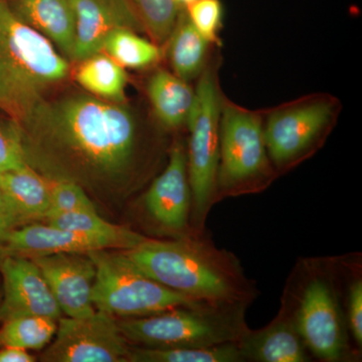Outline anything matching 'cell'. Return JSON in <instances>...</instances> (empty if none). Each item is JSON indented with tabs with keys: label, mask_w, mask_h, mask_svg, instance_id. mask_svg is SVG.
Here are the masks:
<instances>
[{
	"label": "cell",
	"mask_w": 362,
	"mask_h": 362,
	"mask_svg": "<svg viewBox=\"0 0 362 362\" xmlns=\"http://www.w3.org/2000/svg\"><path fill=\"white\" fill-rule=\"evenodd\" d=\"M11 122L25 163L47 180L77 183L112 209L139 185L141 134L122 104L90 94L45 98Z\"/></svg>",
	"instance_id": "obj_1"
},
{
	"label": "cell",
	"mask_w": 362,
	"mask_h": 362,
	"mask_svg": "<svg viewBox=\"0 0 362 362\" xmlns=\"http://www.w3.org/2000/svg\"><path fill=\"white\" fill-rule=\"evenodd\" d=\"M124 252L159 284L194 301L246 303L251 294L237 261L199 240L147 238L139 246Z\"/></svg>",
	"instance_id": "obj_2"
},
{
	"label": "cell",
	"mask_w": 362,
	"mask_h": 362,
	"mask_svg": "<svg viewBox=\"0 0 362 362\" xmlns=\"http://www.w3.org/2000/svg\"><path fill=\"white\" fill-rule=\"evenodd\" d=\"M70 74L57 47L0 0V116L20 120Z\"/></svg>",
	"instance_id": "obj_3"
},
{
	"label": "cell",
	"mask_w": 362,
	"mask_h": 362,
	"mask_svg": "<svg viewBox=\"0 0 362 362\" xmlns=\"http://www.w3.org/2000/svg\"><path fill=\"white\" fill-rule=\"evenodd\" d=\"M244 313L245 303H202L116 319L123 337L136 346L209 347L239 341L249 330Z\"/></svg>",
	"instance_id": "obj_4"
},
{
	"label": "cell",
	"mask_w": 362,
	"mask_h": 362,
	"mask_svg": "<svg viewBox=\"0 0 362 362\" xmlns=\"http://www.w3.org/2000/svg\"><path fill=\"white\" fill-rule=\"evenodd\" d=\"M89 255L96 266L92 291L96 310L115 318H129L204 303L159 284L140 270L124 251L100 250Z\"/></svg>",
	"instance_id": "obj_5"
},
{
	"label": "cell",
	"mask_w": 362,
	"mask_h": 362,
	"mask_svg": "<svg viewBox=\"0 0 362 362\" xmlns=\"http://www.w3.org/2000/svg\"><path fill=\"white\" fill-rule=\"evenodd\" d=\"M194 102L188 116L189 142L187 150L192 206L197 218H206L216 192L220 159L221 96L214 66L199 77Z\"/></svg>",
	"instance_id": "obj_6"
},
{
	"label": "cell",
	"mask_w": 362,
	"mask_h": 362,
	"mask_svg": "<svg viewBox=\"0 0 362 362\" xmlns=\"http://www.w3.org/2000/svg\"><path fill=\"white\" fill-rule=\"evenodd\" d=\"M271 175L261 114L223 99L216 190L246 192L262 187Z\"/></svg>",
	"instance_id": "obj_7"
},
{
	"label": "cell",
	"mask_w": 362,
	"mask_h": 362,
	"mask_svg": "<svg viewBox=\"0 0 362 362\" xmlns=\"http://www.w3.org/2000/svg\"><path fill=\"white\" fill-rule=\"evenodd\" d=\"M338 109L334 98L313 96L269 112L264 138L271 161L285 168L308 154L330 130Z\"/></svg>",
	"instance_id": "obj_8"
},
{
	"label": "cell",
	"mask_w": 362,
	"mask_h": 362,
	"mask_svg": "<svg viewBox=\"0 0 362 362\" xmlns=\"http://www.w3.org/2000/svg\"><path fill=\"white\" fill-rule=\"evenodd\" d=\"M130 351L115 317L96 310L87 316L59 318L56 335L40 361L129 362Z\"/></svg>",
	"instance_id": "obj_9"
},
{
	"label": "cell",
	"mask_w": 362,
	"mask_h": 362,
	"mask_svg": "<svg viewBox=\"0 0 362 362\" xmlns=\"http://www.w3.org/2000/svg\"><path fill=\"white\" fill-rule=\"evenodd\" d=\"M293 323L302 341L318 358L337 361L344 356L346 338L341 313L326 279H313L306 286Z\"/></svg>",
	"instance_id": "obj_10"
},
{
	"label": "cell",
	"mask_w": 362,
	"mask_h": 362,
	"mask_svg": "<svg viewBox=\"0 0 362 362\" xmlns=\"http://www.w3.org/2000/svg\"><path fill=\"white\" fill-rule=\"evenodd\" d=\"M192 202L187 149L182 142H176L169 152L168 165L145 192L143 206L157 228L182 235L187 228Z\"/></svg>",
	"instance_id": "obj_11"
},
{
	"label": "cell",
	"mask_w": 362,
	"mask_h": 362,
	"mask_svg": "<svg viewBox=\"0 0 362 362\" xmlns=\"http://www.w3.org/2000/svg\"><path fill=\"white\" fill-rule=\"evenodd\" d=\"M1 322L11 317H63L51 288L33 259L13 255L0 257Z\"/></svg>",
	"instance_id": "obj_12"
},
{
	"label": "cell",
	"mask_w": 362,
	"mask_h": 362,
	"mask_svg": "<svg viewBox=\"0 0 362 362\" xmlns=\"http://www.w3.org/2000/svg\"><path fill=\"white\" fill-rule=\"evenodd\" d=\"M30 259L39 266L63 315L83 317L96 311L92 302L96 266L89 252H58Z\"/></svg>",
	"instance_id": "obj_13"
},
{
	"label": "cell",
	"mask_w": 362,
	"mask_h": 362,
	"mask_svg": "<svg viewBox=\"0 0 362 362\" xmlns=\"http://www.w3.org/2000/svg\"><path fill=\"white\" fill-rule=\"evenodd\" d=\"M75 11L76 37L73 62L78 63L102 51L114 30L144 32L131 0H71Z\"/></svg>",
	"instance_id": "obj_14"
},
{
	"label": "cell",
	"mask_w": 362,
	"mask_h": 362,
	"mask_svg": "<svg viewBox=\"0 0 362 362\" xmlns=\"http://www.w3.org/2000/svg\"><path fill=\"white\" fill-rule=\"evenodd\" d=\"M100 250L122 251L115 240L108 238L65 230L45 223H33L11 230L2 249L1 256L13 255L35 258L58 252L87 254Z\"/></svg>",
	"instance_id": "obj_15"
},
{
	"label": "cell",
	"mask_w": 362,
	"mask_h": 362,
	"mask_svg": "<svg viewBox=\"0 0 362 362\" xmlns=\"http://www.w3.org/2000/svg\"><path fill=\"white\" fill-rule=\"evenodd\" d=\"M21 21L51 42L69 62L75 51L76 20L71 0H6Z\"/></svg>",
	"instance_id": "obj_16"
},
{
	"label": "cell",
	"mask_w": 362,
	"mask_h": 362,
	"mask_svg": "<svg viewBox=\"0 0 362 362\" xmlns=\"http://www.w3.org/2000/svg\"><path fill=\"white\" fill-rule=\"evenodd\" d=\"M0 189L16 228L42 223L49 213V181L28 164L0 171Z\"/></svg>",
	"instance_id": "obj_17"
},
{
	"label": "cell",
	"mask_w": 362,
	"mask_h": 362,
	"mask_svg": "<svg viewBox=\"0 0 362 362\" xmlns=\"http://www.w3.org/2000/svg\"><path fill=\"white\" fill-rule=\"evenodd\" d=\"M245 361L259 362H305L309 361L306 345L294 323L279 319L259 331L247 330L238 341Z\"/></svg>",
	"instance_id": "obj_18"
},
{
	"label": "cell",
	"mask_w": 362,
	"mask_h": 362,
	"mask_svg": "<svg viewBox=\"0 0 362 362\" xmlns=\"http://www.w3.org/2000/svg\"><path fill=\"white\" fill-rule=\"evenodd\" d=\"M147 96L157 120L175 130L187 125L194 102V90L173 71L157 70L149 78Z\"/></svg>",
	"instance_id": "obj_19"
},
{
	"label": "cell",
	"mask_w": 362,
	"mask_h": 362,
	"mask_svg": "<svg viewBox=\"0 0 362 362\" xmlns=\"http://www.w3.org/2000/svg\"><path fill=\"white\" fill-rule=\"evenodd\" d=\"M165 42L169 65L176 76L188 82L199 78L206 70L213 44L194 28L185 8L178 14L175 28Z\"/></svg>",
	"instance_id": "obj_20"
},
{
	"label": "cell",
	"mask_w": 362,
	"mask_h": 362,
	"mask_svg": "<svg viewBox=\"0 0 362 362\" xmlns=\"http://www.w3.org/2000/svg\"><path fill=\"white\" fill-rule=\"evenodd\" d=\"M78 64L75 78L88 94L105 101L123 104L128 85L126 69L103 52L92 54Z\"/></svg>",
	"instance_id": "obj_21"
},
{
	"label": "cell",
	"mask_w": 362,
	"mask_h": 362,
	"mask_svg": "<svg viewBox=\"0 0 362 362\" xmlns=\"http://www.w3.org/2000/svg\"><path fill=\"white\" fill-rule=\"evenodd\" d=\"M42 223L76 232L101 235L115 240L122 251L134 249L147 239L126 226L115 225L102 218L97 211H78L47 216Z\"/></svg>",
	"instance_id": "obj_22"
},
{
	"label": "cell",
	"mask_w": 362,
	"mask_h": 362,
	"mask_svg": "<svg viewBox=\"0 0 362 362\" xmlns=\"http://www.w3.org/2000/svg\"><path fill=\"white\" fill-rule=\"evenodd\" d=\"M245 361L238 342L209 347L150 349L131 346L129 362H238Z\"/></svg>",
	"instance_id": "obj_23"
},
{
	"label": "cell",
	"mask_w": 362,
	"mask_h": 362,
	"mask_svg": "<svg viewBox=\"0 0 362 362\" xmlns=\"http://www.w3.org/2000/svg\"><path fill=\"white\" fill-rule=\"evenodd\" d=\"M124 69L148 68L162 57L160 45L138 35L135 30L120 28L105 40L102 51Z\"/></svg>",
	"instance_id": "obj_24"
},
{
	"label": "cell",
	"mask_w": 362,
	"mask_h": 362,
	"mask_svg": "<svg viewBox=\"0 0 362 362\" xmlns=\"http://www.w3.org/2000/svg\"><path fill=\"white\" fill-rule=\"evenodd\" d=\"M58 321L49 317L25 315L2 320L0 347L28 350L45 349L56 335Z\"/></svg>",
	"instance_id": "obj_25"
},
{
	"label": "cell",
	"mask_w": 362,
	"mask_h": 362,
	"mask_svg": "<svg viewBox=\"0 0 362 362\" xmlns=\"http://www.w3.org/2000/svg\"><path fill=\"white\" fill-rule=\"evenodd\" d=\"M143 30L148 33L150 40L157 45L168 40L175 28L181 7L175 0H131Z\"/></svg>",
	"instance_id": "obj_26"
},
{
	"label": "cell",
	"mask_w": 362,
	"mask_h": 362,
	"mask_svg": "<svg viewBox=\"0 0 362 362\" xmlns=\"http://www.w3.org/2000/svg\"><path fill=\"white\" fill-rule=\"evenodd\" d=\"M47 181L51 195V209L47 216L78 211H97L96 204L90 195L77 183L59 180Z\"/></svg>",
	"instance_id": "obj_27"
},
{
	"label": "cell",
	"mask_w": 362,
	"mask_h": 362,
	"mask_svg": "<svg viewBox=\"0 0 362 362\" xmlns=\"http://www.w3.org/2000/svg\"><path fill=\"white\" fill-rule=\"evenodd\" d=\"M185 9L188 18L202 37L211 44H216L223 26V8L221 0H194Z\"/></svg>",
	"instance_id": "obj_28"
},
{
	"label": "cell",
	"mask_w": 362,
	"mask_h": 362,
	"mask_svg": "<svg viewBox=\"0 0 362 362\" xmlns=\"http://www.w3.org/2000/svg\"><path fill=\"white\" fill-rule=\"evenodd\" d=\"M25 164L13 122L0 116V171L21 168Z\"/></svg>",
	"instance_id": "obj_29"
},
{
	"label": "cell",
	"mask_w": 362,
	"mask_h": 362,
	"mask_svg": "<svg viewBox=\"0 0 362 362\" xmlns=\"http://www.w3.org/2000/svg\"><path fill=\"white\" fill-rule=\"evenodd\" d=\"M349 329L357 344H362V283L357 280L351 285L349 294Z\"/></svg>",
	"instance_id": "obj_30"
},
{
	"label": "cell",
	"mask_w": 362,
	"mask_h": 362,
	"mask_svg": "<svg viewBox=\"0 0 362 362\" xmlns=\"http://www.w3.org/2000/svg\"><path fill=\"white\" fill-rule=\"evenodd\" d=\"M14 228H16V226L13 214L9 211L4 195L0 189V256H1L2 249L6 244L7 237Z\"/></svg>",
	"instance_id": "obj_31"
},
{
	"label": "cell",
	"mask_w": 362,
	"mask_h": 362,
	"mask_svg": "<svg viewBox=\"0 0 362 362\" xmlns=\"http://www.w3.org/2000/svg\"><path fill=\"white\" fill-rule=\"evenodd\" d=\"M37 357L18 347H0V362H35Z\"/></svg>",
	"instance_id": "obj_32"
},
{
	"label": "cell",
	"mask_w": 362,
	"mask_h": 362,
	"mask_svg": "<svg viewBox=\"0 0 362 362\" xmlns=\"http://www.w3.org/2000/svg\"><path fill=\"white\" fill-rule=\"evenodd\" d=\"M175 1L181 7V8H185V7H187L188 4L194 2V0H175Z\"/></svg>",
	"instance_id": "obj_33"
},
{
	"label": "cell",
	"mask_w": 362,
	"mask_h": 362,
	"mask_svg": "<svg viewBox=\"0 0 362 362\" xmlns=\"http://www.w3.org/2000/svg\"><path fill=\"white\" fill-rule=\"evenodd\" d=\"M1 301H2V289H1V282H0V320H1Z\"/></svg>",
	"instance_id": "obj_34"
}]
</instances>
